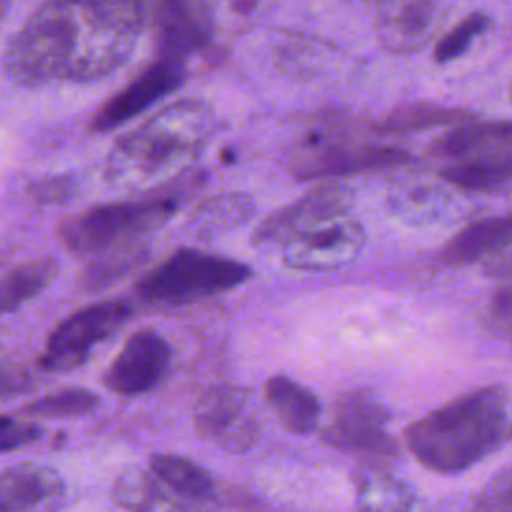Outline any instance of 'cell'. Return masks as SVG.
<instances>
[{
    "label": "cell",
    "mask_w": 512,
    "mask_h": 512,
    "mask_svg": "<svg viewBox=\"0 0 512 512\" xmlns=\"http://www.w3.org/2000/svg\"><path fill=\"white\" fill-rule=\"evenodd\" d=\"M74 190L76 182L70 176H50L30 186L32 198L42 204H60L68 200L74 194Z\"/></svg>",
    "instance_id": "obj_33"
},
{
    "label": "cell",
    "mask_w": 512,
    "mask_h": 512,
    "mask_svg": "<svg viewBox=\"0 0 512 512\" xmlns=\"http://www.w3.org/2000/svg\"><path fill=\"white\" fill-rule=\"evenodd\" d=\"M364 244V228L354 216H342L282 244L284 264L296 270L322 272L352 262Z\"/></svg>",
    "instance_id": "obj_11"
},
{
    "label": "cell",
    "mask_w": 512,
    "mask_h": 512,
    "mask_svg": "<svg viewBox=\"0 0 512 512\" xmlns=\"http://www.w3.org/2000/svg\"><path fill=\"white\" fill-rule=\"evenodd\" d=\"M358 512H424V506L404 482L372 470L358 482Z\"/></svg>",
    "instance_id": "obj_21"
},
{
    "label": "cell",
    "mask_w": 512,
    "mask_h": 512,
    "mask_svg": "<svg viewBox=\"0 0 512 512\" xmlns=\"http://www.w3.org/2000/svg\"><path fill=\"white\" fill-rule=\"evenodd\" d=\"M468 512H512V466L500 470L482 486Z\"/></svg>",
    "instance_id": "obj_29"
},
{
    "label": "cell",
    "mask_w": 512,
    "mask_h": 512,
    "mask_svg": "<svg viewBox=\"0 0 512 512\" xmlns=\"http://www.w3.org/2000/svg\"><path fill=\"white\" fill-rule=\"evenodd\" d=\"M62 494L64 482L50 466L24 462L0 472V512H46Z\"/></svg>",
    "instance_id": "obj_15"
},
{
    "label": "cell",
    "mask_w": 512,
    "mask_h": 512,
    "mask_svg": "<svg viewBox=\"0 0 512 512\" xmlns=\"http://www.w3.org/2000/svg\"><path fill=\"white\" fill-rule=\"evenodd\" d=\"M264 392L270 408L292 434L304 436L316 430L320 402L306 386L288 376H272L266 380Z\"/></svg>",
    "instance_id": "obj_19"
},
{
    "label": "cell",
    "mask_w": 512,
    "mask_h": 512,
    "mask_svg": "<svg viewBox=\"0 0 512 512\" xmlns=\"http://www.w3.org/2000/svg\"><path fill=\"white\" fill-rule=\"evenodd\" d=\"M352 202V190L342 184L318 186L264 218L252 236L254 244H286L308 230L348 216Z\"/></svg>",
    "instance_id": "obj_9"
},
{
    "label": "cell",
    "mask_w": 512,
    "mask_h": 512,
    "mask_svg": "<svg viewBox=\"0 0 512 512\" xmlns=\"http://www.w3.org/2000/svg\"><path fill=\"white\" fill-rule=\"evenodd\" d=\"M6 8H8V4L0 2V20H2V18H4V14H6Z\"/></svg>",
    "instance_id": "obj_35"
},
{
    "label": "cell",
    "mask_w": 512,
    "mask_h": 512,
    "mask_svg": "<svg viewBox=\"0 0 512 512\" xmlns=\"http://www.w3.org/2000/svg\"><path fill=\"white\" fill-rule=\"evenodd\" d=\"M136 512H184V510L170 496L156 490Z\"/></svg>",
    "instance_id": "obj_34"
},
{
    "label": "cell",
    "mask_w": 512,
    "mask_h": 512,
    "mask_svg": "<svg viewBox=\"0 0 512 512\" xmlns=\"http://www.w3.org/2000/svg\"><path fill=\"white\" fill-rule=\"evenodd\" d=\"M208 132L210 112L204 104L176 102L118 138L106 174L114 182H142L170 172L200 148Z\"/></svg>",
    "instance_id": "obj_3"
},
{
    "label": "cell",
    "mask_w": 512,
    "mask_h": 512,
    "mask_svg": "<svg viewBox=\"0 0 512 512\" xmlns=\"http://www.w3.org/2000/svg\"><path fill=\"white\" fill-rule=\"evenodd\" d=\"M30 382L32 376L26 366L14 354L0 348V400L26 392Z\"/></svg>",
    "instance_id": "obj_31"
},
{
    "label": "cell",
    "mask_w": 512,
    "mask_h": 512,
    "mask_svg": "<svg viewBox=\"0 0 512 512\" xmlns=\"http://www.w3.org/2000/svg\"><path fill=\"white\" fill-rule=\"evenodd\" d=\"M438 6L432 2L384 4L376 16L378 40L394 52L418 50L430 36Z\"/></svg>",
    "instance_id": "obj_18"
},
{
    "label": "cell",
    "mask_w": 512,
    "mask_h": 512,
    "mask_svg": "<svg viewBox=\"0 0 512 512\" xmlns=\"http://www.w3.org/2000/svg\"><path fill=\"white\" fill-rule=\"evenodd\" d=\"M388 422L386 406L372 392L352 390L336 400L322 438L326 444L346 452L390 456L396 452V442L388 434Z\"/></svg>",
    "instance_id": "obj_8"
},
{
    "label": "cell",
    "mask_w": 512,
    "mask_h": 512,
    "mask_svg": "<svg viewBox=\"0 0 512 512\" xmlns=\"http://www.w3.org/2000/svg\"><path fill=\"white\" fill-rule=\"evenodd\" d=\"M476 114L464 108L442 106L434 102H410L390 110L378 124L382 134H412L430 128H454L474 122Z\"/></svg>",
    "instance_id": "obj_20"
},
{
    "label": "cell",
    "mask_w": 512,
    "mask_h": 512,
    "mask_svg": "<svg viewBox=\"0 0 512 512\" xmlns=\"http://www.w3.org/2000/svg\"><path fill=\"white\" fill-rule=\"evenodd\" d=\"M178 194L124 200L88 208L58 226L62 244L76 254H104L132 246L164 226L178 210Z\"/></svg>",
    "instance_id": "obj_4"
},
{
    "label": "cell",
    "mask_w": 512,
    "mask_h": 512,
    "mask_svg": "<svg viewBox=\"0 0 512 512\" xmlns=\"http://www.w3.org/2000/svg\"><path fill=\"white\" fill-rule=\"evenodd\" d=\"M100 404L98 394L86 388H64L52 394H46L22 408V414L40 416V418H68L82 416Z\"/></svg>",
    "instance_id": "obj_26"
},
{
    "label": "cell",
    "mask_w": 512,
    "mask_h": 512,
    "mask_svg": "<svg viewBox=\"0 0 512 512\" xmlns=\"http://www.w3.org/2000/svg\"><path fill=\"white\" fill-rule=\"evenodd\" d=\"M154 492H156L154 482L146 472L130 470L116 480L112 488V498L118 506L130 508L136 512Z\"/></svg>",
    "instance_id": "obj_30"
},
{
    "label": "cell",
    "mask_w": 512,
    "mask_h": 512,
    "mask_svg": "<svg viewBox=\"0 0 512 512\" xmlns=\"http://www.w3.org/2000/svg\"><path fill=\"white\" fill-rule=\"evenodd\" d=\"M184 78L186 72L182 62L156 58L96 110L90 120V128L94 132H108L122 126L164 96L178 90L184 84Z\"/></svg>",
    "instance_id": "obj_10"
},
{
    "label": "cell",
    "mask_w": 512,
    "mask_h": 512,
    "mask_svg": "<svg viewBox=\"0 0 512 512\" xmlns=\"http://www.w3.org/2000/svg\"><path fill=\"white\" fill-rule=\"evenodd\" d=\"M42 428L34 422H20L12 416H0V454L36 442Z\"/></svg>",
    "instance_id": "obj_32"
},
{
    "label": "cell",
    "mask_w": 512,
    "mask_h": 512,
    "mask_svg": "<svg viewBox=\"0 0 512 512\" xmlns=\"http://www.w3.org/2000/svg\"><path fill=\"white\" fill-rule=\"evenodd\" d=\"M196 430L210 442L242 452L260 438V424L242 388L222 386L204 394L194 412Z\"/></svg>",
    "instance_id": "obj_12"
},
{
    "label": "cell",
    "mask_w": 512,
    "mask_h": 512,
    "mask_svg": "<svg viewBox=\"0 0 512 512\" xmlns=\"http://www.w3.org/2000/svg\"><path fill=\"white\" fill-rule=\"evenodd\" d=\"M512 244V214L492 216L468 224L440 250V260L448 266L486 264Z\"/></svg>",
    "instance_id": "obj_17"
},
{
    "label": "cell",
    "mask_w": 512,
    "mask_h": 512,
    "mask_svg": "<svg viewBox=\"0 0 512 512\" xmlns=\"http://www.w3.org/2000/svg\"><path fill=\"white\" fill-rule=\"evenodd\" d=\"M152 42L158 58L182 62L204 48L212 34V16L200 2H156L148 6Z\"/></svg>",
    "instance_id": "obj_14"
},
{
    "label": "cell",
    "mask_w": 512,
    "mask_h": 512,
    "mask_svg": "<svg viewBox=\"0 0 512 512\" xmlns=\"http://www.w3.org/2000/svg\"><path fill=\"white\" fill-rule=\"evenodd\" d=\"M440 176L442 180H446L448 184L460 190H472V192L496 190L512 182V150L486 156V158L448 164L440 172Z\"/></svg>",
    "instance_id": "obj_22"
},
{
    "label": "cell",
    "mask_w": 512,
    "mask_h": 512,
    "mask_svg": "<svg viewBox=\"0 0 512 512\" xmlns=\"http://www.w3.org/2000/svg\"><path fill=\"white\" fill-rule=\"evenodd\" d=\"M170 358L172 348L160 332L136 330L104 372V386L118 396L144 394L164 378Z\"/></svg>",
    "instance_id": "obj_13"
},
{
    "label": "cell",
    "mask_w": 512,
    "mask_h": 512,
    "mask_svg": "<svg viewBox=\"0 0 512 512\" xmlns=\"http://www.w3.org/2000/svg\"><path fill=\"white\" fill-rule=\"evenodd\" d=\"M250 274L240 260L178 248L136 282V296L148 304H184L232 290Z\"/></svg>",
    "instance_id": "obj_5"
},
{
    "label": "cell",
    "mask_w": 512,
    "mask_h": 512,
    "mask_svg": "<svg viewBox=\"0 0 512 512\" xmlns=\"http://www.w3.org/2000/svg\"><path fill=\"white\" fill-rule=\"evenodd\" d=\"M508 150H512V120H474L454 126L438 136L430 146L434 156L450 160V164L486 158Z\"/></svg>",
    "instance_id": "obj_16"
},
{
    "label": "cell",
    "mask_w": 512,
    "mask_h": 512,
    "mask_svg": "<svg viewBox=\"0 0 512 512\" xmlns=\"http://www.w3.org/2000/svg\"><path fill=\"white\" fill-rule=\"evenodd\" d=\"M150 470L164 486L170 490L188 496V498H206L212 494L210 474L196 464L194 460L178 454H156L150 460Z\"/></svg>",
    "instance_id": "obj_24"
},
{
    "label": "cell",
    "mask_w": 512,
    "mask_h": 512,
    "mask_svg": "<svg viewBox=\"0 0 512 512\" xmlns=\"http://www.w3.org/2000/svg\"><path fill=\"white\" fill-rule=\"evenodd\" d=\"M132 316V304L124 298L88 304L64 318L48 336L42 366L46 370H72L80 366L92 348L118 332Z\"/></svg>",
    "instance_id": "obj_7"
},
{
    "label": "cell",
    "mask_w": 512,
    "mask_h": 512,
    "mask_svg": "<svg viewBox=\"0 0 512 512\" xmlns=\"http://www.w3.org/2000/svg\"><path fill=\"white\" fill-rule=\"evenodd\" d=\"M510 434L506 392L500 386H482L412 422L406 444L428 470L460 474L496 452Z\"/></svg>",
    "instance_id": "obj_2"
},
{
    "label": "cell",
    "mask_w": 512,
    "mask_h": 512,
    "mask_svg": "<svg viewBox=\"0 0 512 512\" xmlns=\"http://www.w3.org/2000/svg\"><path fill=\"white\" fill-rule=\"evenodd\" d=\"M410 154L396 146H376L342 140L336 136H308L290 156L288 172L298 180L346 176L370 170L396 168L408 162Z\"/></svg>",
    "instance_id": "obj_6"
},
{
    "label": "cell",
    "mask_w": 512,
    "mask_h": 512,
    "mask_svg": "<svg viewBox=\"0 0 512 512\" xmlns=\"http://www.w3.org/2000/svg\"><path fill=\"white\" fill-rule=\"evenodd\" d=\"M490 26V16L482 10L466 14L454 28H450L434 48V60L440 64L452 62L462 56L468 46Z\"/></svg>",
    "instance_id": "obj_27"
},
{
    "label": "cell",
    "mask_w": 512,
    "mask_h": 512,
    "mask_svg": "<svg viewBox=\"0 0 512 512\" xmlns=\"http://www.w3.org/2000/svg\"><path fill=\"white\" fill-rule=\"evenodd\" d=\"M58 264L52 258L24 262L0 278V314L14 312L52 284Z\"/></svg>",
    "instance_id": "obj_23"
},
{
    "label": "cell",
    "mask_w": 512,
    "mask_h": 512,
    "mask_svg": "<svg viewBox=\"0 0 512 512\" xmlns=\"http://www.w3.org/2000/svg\"><path fill=\"white\" fill-rule=\"evenodd\" d=\"M144 26L136 2H44L8 42L2 68L22 86L98 80L126 62Z\"/></svg>",
    "instance_id": "obj_1"
},
{
    "label": "cell",
    "mask_w": 512,
    "mask_h": 512,
    "mask_svg": "<svg viewBox=\"0 0 512 512\" xmlns=\"http://www.w3.org/2000/svg\"><path fill=\"white\" fill-rule=\"evenodd\" d=\"M144 258H146V250L144 246H138V244L104 252L84 268L80 284L86 292H100L110 284L118 282L130 270L138 268Z\"/></svg>",
    "instance_id": "obj_25"
},
{
    "label": "cell",
    "mask_w": 512,
    "mask_h": 512,
    "mask_svg": "<svg viewBox=\"0 0 512 512\" xmlns=\"http://www.w3.org/2000/svg\"><path fill=\"white\" fill-rule=\"evenodd\" d=\"M252 204L246 196L242 194H226L208 200L200 210H198V226L202 230H222L228 228L230 224L246 220L250 216Z\"/></svg>",
    "instance_id": "obj_28"
}]
</instances>
